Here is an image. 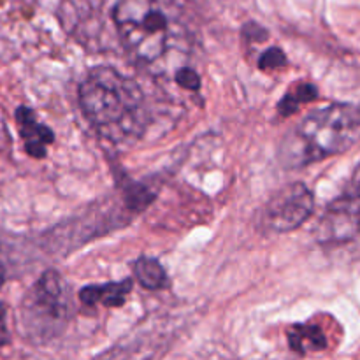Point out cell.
I'll return each instance as SVG.
<instances>
[{
	"mask_svg": "<svg viewBox=\"0 0 360 360\" xmlns=\"http://www.w3.org/2000/svg\"><path fill=\"white\" fill-rule=\"evenodd\" d=\"M83 115L109 141L137 137L144 127L143 91L112 67H94L79 84Z\"/></svg>",
	"mask_w": 360,
	"mask_h": 360,
	"instance_id": "obj_1",
	"label": "cell"
},
{
	"mask_svg": "<svg viewBox=\"0 0 360 360\" xmlns=\"http://www.w3.org/2000/svg\"><path fill=\"white\" fill-rule=\"evenodd\" d=\"M360 139V108L347 102L330 104L306 116L285 136L278 160L287 169L304 167L341 155Z\"/></svg>",
	"mask_w": 360,
	"mask_h": 360,
	"instance_id": "obj_2",
	"label": "cell"
},
{
	"mask_svg": "<svg viewBox=\"0 0 360 360\" xmlns=\"http://www.w3.org/2000/svg\"><path fill=\"white\" fill-rule=\"evenodd\" d=\"M112 21L127 51L141 62H155L167 49V16L157 0H118Z\"/></svg>",
	"mask_w": 360,
	"mask_h": 360,
	"instance_id": "obj_3",
	"label": "cell"
},
{
	"mask_svg": "<svg viewBox=\"0 0 360 360\" xmlns=\"http://www.w3.org/2000/svg\"><path fill=\"white\" fill-rule=\"evenodd\" d=\"M67 306L62 278L49 269L28 290L21 302V323L28 336L49 338L65 322Z\"/></svg>",
	"mask_w": 360,
	"mask_h": 360,
	"instance_id": "obj_4",
	"label": "cell"
},
{
	"mask_svg": "<svg viewBox=\"0 0 360 360\" xmlns=\"http://www.w3.org/2000/svg\"><path fill=\"white\" fill-rule=\"evenodd\" d=\"M315 210V197L304 183H292L281 188L267 202L264 224L273 232H290L299 229Z\"/></svg>",
	"mask_w": 360,
	"mask_h": 360,
	"instance_id": "obj_5",
	"label": "cell"
},
{
	"mask_svg": "<svg viewBox=\"0 0 360 360\" xmlns=\"http://www.w3.org/2000/svg\"><path fill=\"white\" fill-rule=\"evenodd\" d=\"M360 238V192L348 193L329 204L316 227L322 245H343Z\"/></svg>",
	"mask_w": 360,
	"mask_h": 360,
	"instance_id": "obj_6",
	"label": "cell"
},
{
	"mask_svg": "<svg viewBox=\"0 0 360 360\" xmlns=\"http://www.w3.org/2000/svg\"><path fill=\"white\" fill-rule=\"evenodd\" d=\"M16 123L21 139H23L25 151L32 158H44L49 144L55 143L53 130L39 122L35 112L27 105H20L16 109Z\"/></svg>",
	"mask_w": 360,
	"mask_h": 360,
	"instance_id": "obj_7",
	"label": "cell"
},
{
	"mask_svg": "<svg viewBox=\"0 0 360 360\" xmlns=\"http://www.w3.org/2000/svg\"><path fill=\"white\" fill-rule=\"evenodd\" d=\"M134 281L123 280L118 283L105 285H88L81 288L79 299L86 306H104V308H120L125 304L127 295L132 292Z\"/></svg>",
	"mask_w": 360,
	"mask_h": 360,
	"instance_id": "obj_8",
	"label": "cell"
},
{
	"mask_svg": "<svg viewBox=\"0 0 360 360\" xmlns=\"http://www.w3.org/2000/svg\"><path fill=\"white\" fill-rule=\"evenodd\" d=\"M288 347L299 355L326 350L329 341L322 327L316 323H295L287 330Z\"/></svg>",
	"mask_w": 360,
	"mask_h": 360,
	"instance_id": "obj_9",
	"label": "cell"
},
{
	"mask_svg": "<svg viewBox=\"0 0 360 360\" xmlns=\"http://www.w3.org/2000/svg\"><path fill=\"white\" fill-rule=\"evenodd\" d=\"M134 274L141 287L146 290H162L167 287V273L157 259L139 257L134 264Z\"/></svg>",
	"mask_w": 360,
	"mask_h": 360,
	"instance_id": "obj_10",
	"label": "cell"
},
{
	"mask_svg": "<svg viewBox=\"0 0 360 360\" xmlns=\"http://www.w3.org/2000/svg\"><path fill=\"white\" fill-rule=\"evenodd\" d=\"M316 97H319V90H316L315 84L297 83L283 95V98L278 104V112L283 118H287V116H292L294 112H297L304 104L315 101Z\"/></svg>",
	"mask_w": 360,
	"mask_h": 360,
	"instance_id": "obj_11",
	"label": "cell"
},
{
	"mask_svg": "<svg viewBox=\"0 0 360 360\" xmlns=\"http://www.w3.org/2000/svg\"><path fill=\"white\" fill-rule=\"evenodd\" d=\"M288 63L287 55L281 48L278 46H271L269 49L260 55L259 58V69L260 70H266V72H271V70H278V69H283L285 65Z\"/></svg>",
	"mask_w": 360,
	"mask_h": 360,
	"instance_id": "obj_12",
	"label": "cell"
},
{
	"mask_svg": "<svg viewBox=\"0 0 360 360\" xmlns=\"http://www.w3.org/2000/svg\"><path fill=\"white\" fill-rule=\"evenodd\" d=\"M176 83L181 88H185V90L195 91L200 88V77L193 69L183 67V69H179L178 72H176Z\"/></svg>",
	"mask_w": 360,
	"mask_h": 360,
	"instance_id": "obj_13",
	"label": "cell"
},
{
	"mask_svg": "<svg viewBox=\"0 0 360 360\" xmlns=\"http://www.w3.org/2000/svg\"><path fill=\"white\" fill-rule=\"evenodd\" d=\"M243 37H250L253 42H262L267 39V30L260 27L259 23L252 21V23H246L243 28Z\"/></svg>",
	"mask_w": 360,
	"mask_h": 360,
	"instance_id": "obj_14",
	"label": "cell"
},
{
	"mask_svg": "<svg viewBox=\"0 0 360 360\" xmlns=\"http://www.w3.org/2000/svg\"><path fill=\"white\" fill-rule=\"evenodd\" d=\"M11 343L9 333H7L6 327V319H0V347H6Z\"/></svg>",
	"mask_w": 360,
	"mask_h": 360,
	"instance_id": "obj_15",
	"label": "cell"
},
{
	"mask_svg": "<svg viewBox=\"0 0 360 360\" xmlns=\"http://www.w3.org/2000/svg\"><path fill=\"white\" fill-rule=\"evenodd\" d=\"M2 283H4V273L2 269H0V287H2Z\"/></svg>",
	"mask_w": 360,
	"mask_h": 360,
	"instance_id": "obj_16",
	"label": "cell"
}]
</instances>
